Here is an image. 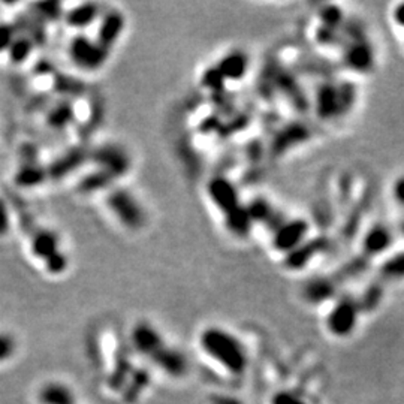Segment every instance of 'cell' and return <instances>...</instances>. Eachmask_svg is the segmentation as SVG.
I'll return each mask as SVG.
<instances>
[{
  "instance_id": "1",
  "label": "cell",
  "mask_w": 404,
  "mask_h": 404,
  "mask_svg": "<svg viewBox=\"0 0 404 404\" xmlns=\"http://www.w3.org/2000/svg\"><path fill=\"white\" fill-rule=\"evenodd\" d=\"M201 344L210 357L229 370L240 374L247 367V357L243 344L234 335L221 328H208L201 335Z\"/></svg>"
},
{
  "instance_id": "2",
  "label": "cell",
  "mask_w": 404,
  "mask_h": 404,
  "mask_svg": "<svg viewBox=\"0 0 404 404\" xmlns=\"http://www.w3.org/2000/svg\"><path fill=\"white\" fill-rule=\"evenodd\" d=\"M108 207L119 217V221L131 229H139L144 223V212L128 190L115 189L106 198Z\"/></svg>"
},
{
  "instance_id": "3",
  "label": "cell",
  "mask_w": 404,
  "mask_h": 404,
  "mask_svg": "<svg viewBox=\"0 0 404 404\" xmlns=\"http://www.w3.org/2000/svg\"><path fill=\"white\" fill-rule=\"evenodd\" d=\"M358 315V300L350 295H344L341 300L337 301V304L333 307L330 315L326 317L328 330L339 337L348 335L355 330Z\"/></svg>"
},
{
  "instance_id": "4",
  "label": "cell",
  "mask_w": 404,
  "mask_h": 404,
  "mask_svg": "<svg viewBox=\"0 0 404 404\" xmlns=\"http://www.w3.org/2000/svg\"><path fill=\"white\" fill-rule=\"evenodd\" d=\"M69 54L77 66L82 67V69L95 71L105 63L108 49L100 47L98 42L90 41L87 36L78 35L71 42Z\"/></svg>"
},
{
  "instance_id": "5",
  "label": "cell",
  "mask_w": 404,
  "mask_h": 404,
  "mask_svg": "<svg viewBox=\"0 0 404 404\" xmlns=\"http://www.w3.org/2000/svg\"><path fill=\"white\" fill-rule=\"evenodd\" d=\"M89 159L99 166V170L109 172L115 179L128 172L131 166L128 155L120 147L115 146H104L95 148L89 153Z\"/></svg>"
},
{
  "instance_id": "6",
  "label": "cell",
  "mask_w": 404,
  "mask_h": 404,
  "mask_svg": "<svg viewBox=\"0 0 404 404\" xmlns=\"http://www.w3.org/2000/svg\"><path fill=\"white\" fill-rule=\"evenodd\" d=\"M307 232L308 225L302 218L286 221L279 229L274 231V247L283 254H291L292 250L301 246Z\"/></svg>"
},
{
  "instance_id": "7",
  "label": "cell",
  "mask_w": 404,
  "mask_h": 404,
  "mask_svg": "<svg viewBox=\"0 0 404 404\" xmlns=\"http://www.w3.org/2000/svg\"><path fill=\"white\" fill-rule=\"evenodd\" d=\"M208 195L212 201L221 208L225 214L231 213L232 210L240 207V197L234 184L223 179V177H216L208 183Z\"/></svg>"
},
{
  "instance_id": "8",
  "label": "cell",
  "mask_w": 404,
  "mask_h": 404,
  "mask_svg": "<svg viewBox=\"0 0 404 404\" xmlns=\"http://www.w3.org/2000/svg\"><path fill=\"white\" fill-rule=\"evenodd\" d=\"M90 151L84 147H75L67 151L63 156H60L52 165L47 168V175L49 179L60 180L63 177L69 175L81 166L84 162L89 161Z\"/></svg>"
},
{
  "instance_id": "9",
  "label": "cell",
  "mask_w": 404,
  "mask_h": 404,
  "mask_svg": "<svg viewBox=\"0 0 404 404\" xmlns=\"http://www.w3.org/2000/svg\"><path fill=\"white\" fill-rule=\"evenodd\" d=\"M15 32L21 36L29 38L33 45H44L47 41V29L45 23L41 19L30 12V14H21L15 19V23L12 24Z\"/></svg>"
},
{
  "instance_id": "10",
  "label": "cell",
  "mask_w": 404,
  "mask_h": 404,
  "mask_svg": "<svg viewBox=\"0 0 404 404\" xmlns=\"http://www.w3.org/2000/svg\"><path fill=\"white\" fill-rule=\"evenodd\" d=\"M124 27V16L119 11H109L105 14L102 19V23H100L99 30H98V44L109 49L111 48L117 39H119L120 33L123 32Z\"/></svg>"
},
{
  "instance_id": "11",
  "label": "cell",
  "mask_w": 404,
  "mask_h": 404,
  "mask_svg": "<svg viewBox=\"0 0 404 404\" xmlns=\"http://www.w3.org/2000/svg\"><path fill=\"white\" fill-rule=\"evenodd\" d=\"M132 340L135 348L141 353H144V355H153V353L165 346L162 337L148 324H138L135 326Z\"/></svg>"
},
{
  "instance_id": "12",
  "label": "cell",
  "mask_w": 404,
  "mask_h": 404,
  "mask_svg": "<svg viewBox=\"0 0 404 404\" xmlns=\"http://www.w3.org/2000/svg\"><path fill=\"white\" fill-rule=\"evenodd\" d=\"M392 241H394V235L388 226L376 225L366 234L364 241H363L364 254L368 256L383 254L385 250H388L391 247Z\"/></svg>"
},
{
  "instance_id": "13",
  "label": "cell",
  "mask_w": 404,
  "mask_h": 404,
  "mask_svg": "<svg viewBox=\"0 0 404 404\" xmlns=\"http://www.w3.org/2000/svg\"><path fill=\"white\" fill-rule=\"evenodd\" d=\"M151 358H153L155 363L161 368H164L168 374L179 377L186 373L188 361L179 350L168 349L164 346L162 349H159L156 353H153Z\"/></svg>"
},
{
  "instance_id": "14",
  "label": "cell",
  "mask_w": 404,
  "mask_h": 404,
  "mask_svg": "<svg viewBox=\"0 0 404 404\" xmlns=\"http://www.w3.org/2000/svg\"><path fill=\"white\" fill-rule=\"evenodd\" d=\"M247 57L241 52H232L225 56L217 65V71L221 72L223 80H240L247 72Z\"/></svg>"
},
{
  "instance_id": "15",
  "label": "cell",
  "mask_w": 404,
  "mask_h": 404,
  "mask_svg": "<svg viewBox=\"0 0 404 404\" xmlns=\"http://www.w3.org/2000/svg\"><path fill=\"white\" fill-rule=\"evenodd\" d=\"M335 291H337V286L333 279H324V277H319V279L310 280L304 286V298L308 302H313V304H321V302L334 297Z\"/></svg>"
},
{
  "instance_id": "16",
  "label": "cell",
  "mask_w": 404,
  "mask_h": 404,
  "mask_svg": "<svg viewBox=\"0 0 404 404\" xmlns=\"http://www.w3.org/2000/svg\"><path fill=\"white\" fill-rule=\"evenodd\" d=\"M32 251L33 255L41 259H48L56 251H58V238L52 231H38L33 234L32 238Z\"/></svg>"
},
{
  "instance_id": "17",
  "label": "cell",
  "mask_w": 404,
  "mask_h": 404,
  "mask_svg": "<svg viewBox=\"0 0 404 404\" xmlns=\"http://www.w3.org/2000/svg\"><path fill=\"white\" fill-rule=\"evenodd\" d=\"M99 15V5L96 3H82L80 6H75L74 10L66 14V23L71 27L82 29L87 27L89 24L93 23Z\"/></svg>"
},
{
  "instance_id": "18",
  "label": "cell",
  "mask_w": 404,
  "mask_h": 404,
  "mask_svg": "<svg viewBox=\"0 0 404 404\" xmlns=\"http://www.w3.org/2000/svg\"><path fill=\"white\" fill-rule=\"evenodd\" d=\"M317 111L322 117H330L341 111L340 90L333 86H325L319 90Z\"/></svg>"
},
{
  "instance_id": "19",
  "label": "cell",
  "mask_w": 404,
  "mask_h": 404,
  "mask_svg": "<svg viewBox=\"0 0 404 404\" xmlns=\"http://www.w3.org/2000/svg\"><path fill=\"white\" fill-rule=\"evenodd\" d=\"M47 177V168L44 166H39L38 164L23 165L15 174V184L21 188H33L44 183Z\"/></svg>"
},
{
  "instance_id": "20",
  "label": "cell",
  "mask_w": 404,
  "mask_h": 404,
  "mask_svg": "<svg viewBox=\"0 0 404 404\" xmlns=\"http://www.w3.org/2000/svg\"><path fill=\"white\" fill-rule=\"evenodd\" d=\"M39 400L42 404H75L74 395L62 383H48L41 390Z\"/></svg>"
},
{
  "instance_id": "21",
  "label": "cell",
  "mask_w": 404,
  "mask_h": 404,
  "mask_svg": "<svg viewBox=\"0 0 404 404\" xmlns=\"http://www.w3.org/2000/svg\"><path fill=\"white\" fill-rule=\"evenodd\" d=\"M75 117L74 105L71 100H62L56 106L52 108V111L47 115V123L52 126L53 129H65L66 126H69Z\"/></svg>"
},
{
  "instance_id": "22",
  "label": "cell",
  "mask_w": 404,
  "mask_h": 404,
  "mask_svg": "<svg viewBox=\"0 0 404 404\" xmlns=\"http://www.w3.org/2000/svg\"><path fill=\"white\" fill-rule=\"evenodd\" d=\"M115 180V177L104 170H98L95 172H90L78 183V190L81 193H93L96 190L105 189Z\"/></svg>"
},
{
  "instance_id": "23",
  "label": "cell",
  "mask_w": 404,
  "mask_h": 404,
  "mask_svg": "<svg viewBox=\"0 0 404 404\" xmlns=\"http://www.w3.org/2000/svg\"><path fill=\"white\" fill-rule=\"evenodd\" d=\"M226 226L235 235H246L250 231L251 218L246 207H237L231 213L226 214Z\"/></svg>"
},
{
  "instance_id": "24",
  "label": "cell",
  "mask_w": 404,
  "mask_h": 404,
  "mask_svg": "<svg viewBox=\"0 0 404 404\" xmlns=\"http://www.w3.org/2000/svg\"><path fill=\"white\" fill-rule=\"evenodd\" d=\"M54 90L65 96H80L84 93L86 87H84V82L77 78L54 72Z\"/></svg>"
},
{
  "instance_id": "25",
  "label": "cell",
  "mask_w": 404,
  "mask_h": 404,
  "mask_svg": "<svg viewBox=\"0 0 404 404\" xmlns=\"http://www.w3.org/2000/svg\"><path fill=\"white\" fill-rule=\"evenodd\" d=\"M346 58L352 67H357V69H367V67L372 65L373 57L367 44H353L348 49Z\"/></svg>"
},
{
  "instance_id": "26",
  "label": "cell",
  "mask_w": 404,
  "mask_h": 404,
  "mask_svg": "<svg viewBox=\"0 0 404 404\" xmlns=\"http://www.w3.org/2000/svg\"><path fill=\"white\" fill-rule=\"evenodd\" d=\"M33 47H35V45H33V42L29 38L21 36V35L15 36L10 49H8L11 62L15 63V65H20L23 62H26L29 58V56L33 52Z\"/></svg>"
},
{
  "instance_id": "27",
  "label": "cell",
  "mask_w": 404,
  "mask_h": 404,
  "mask_svg": "<svg viewBox=\"0 0 404 404\" xmlns=\"http://www.w3.org/2000/svg\"><path fill=\"white\" fill-rule=\"evenodd\" d=\"M148 381H150V376L146 370H138V372H135L131 379V383H128V386H126L124 390V400L128 403H133L139 397L141 391L146 388Z\"/></svg>"
},
{
  "instance_id": "28",
  "label": "cell",
  "mask_w": 404,
  "mask_h": 404,
  "mask_svg": "<svg viewBox=\"0 0 404 404\" xmlns=\"http://www.w3.org/2000/svg\"><path fill=\"white\" fill-rule=\"evenodd\" d=\"M32 8H33L32 12L44 23L57 21L60 20V16L63 15L60 2H41V3L32 5Z\"/></svg>"
},
{
  "instance_id": "29",
  "label": "cell",
  "mask_w": 404,
  "mask_h": 404,
  "mask_svg": "<svg viewBox=\"0 0 404 404\" xmlns=\"http://www.w3.org/2000/svg\"><path fill=\"white\" fill-rule=\"evenodd\" d=\"M382 295H383V289H382L381 284H377V283L370 284L368 288L364 291L363 297L358 300L359 311L366 310L367 313H370V311H373L379 304H381Z\"/></svg>"
},
{
  "instance_id": "30",
  "label": "cell",
  "mask_w": 404,
  "mask_h": 404,
  "mask_svg": "<svg viewBox=\"0 0 404 404\" xmlns=\"http://www.w3.org/2000/svg\"><path fill=\"white\" fill-rule=\"evenodd\" d=\"M247 208V213L251 218V222H260V223H268L269 218H271V216L274 214L276 210L268 204V202L265 199H260V198H256L250 202V204L246 207Z\"/></svg>"
},
{
  "instance_id": "31",
  "label": "cell",
  "mask_w": 404,
  "mask_h": 404,
  "mask_svg": "<svg viewBox=\"0 0 404 404\" xmlns=\"http://www.w3.org/2000/svg\"><path fill=\"white\" fill-rule=\"evenodd\" d=\"M381 276L383 279L388 280H397L404 277V251L403 254L394 255L388 260H385V264L381 268Z\"/></svg>"
},
{
  "instance_id": "32",
  "label": "cell",
  "mask_w": 404,
  "mask_h": 404,
  "mask_svg": "<svg viewBox=\"0 0 404 404\" xmlns=\"http://www.w3.org/2000/svg\"><path fill=\"white\" fill-rule=\"evenodd\" d=\"M131 361L128 357H120L117 359V366L114 368V372L109 377V385H111V388L114 390H120L122 386L124 385L126 379H128L129 373H131Z\"/></svg>"
},
{
  "instance_id": "33",
  "label": "cell",
  "mask_w": 404,
  "mask_h": 404,
  "mask_svg": "<svg viewBox=\"0 0 404 404\" xmlns=\"http://www.w3.org/2000/svg\"><path fill=\"white\" fill-rule=\"evenodd\" d=\"M16 36V32L11 23H0V53L10 49Z\"/></svg>"
},
{
  "instance_id": "34",
  "label": "cell",
  "mask_w": 404,
  "mask_h": 404,
  "mask_svg": "<svg viewBox=\"0 0 404 404\" xmlns=\"http://www.w3.org/2000/svg\"><path fill=\"white\" fill-rule=\"evenodd\" d=\"M223 77L221 75V72L217 71V67H213V69H208L204 74V78H202V82H204V86L212 89L213 91H221L223 89Z\"/></svg>"
},
{
  "instance_id": "35",
  "label": "cell",
  "mask_w": 404,
  "mask_h": 404,
  "mask_svg": "<svg viewBox=\"0 0 404 404\" xmlns=\"http://www.w3.org/2000/svg\"><path fill=\"white\" fill-rule=\"evenodd\" d=\"M45 265H47V269L49 273H53V274L63 273L67 267V258L63 254H60V251H56L54 255L45 259Z\"/></svg>"
},
{
  "instance_id": "36",
  "label": "cell",
  "mask_w": 404,
  "mask_h": 404,
  "mask_svg": "<svg viewBox=\"0 0 404 404\" xmlns=\"http://www.w3.org/2000/svg\"><path fill=\"white\" fill-rule=\"evenodd\" d=\"M15 350V341L10 334H0V363L10 358Z\"/></svg>"
},
{
  "instance_id": "37",
  "label": "cell",
  "mask_w": 404,
  "mask_h": 404,
  "mask_svg": "<svg viewBox=\"0 0 404 404\" xmlns=\"http://www.w3.org/2000/svg\"><path fill=\"white\" fill-rule=\"evenodd\" d=\"M367 267V262H364L363 259H357V260H350L346 265L341 268V273L346 271L348 279H352V277H357L363 269Z\"/></svg>"
},
{
  "instance_id": "38",
  "label": "cell",
  "mask_w": 404,
  "mask_h": 404,
  "mask_svg": "<svg viewBox=\"0 0 404 404\" xmlns=\"http://www.w3.org/2000/svg\"><path fill=\"white\" fill-rule=\"evenodd\" d=\"M10 231V212H8L6 202L0 198V237Z\"/></svg>"
},
{
  "instance_id": "39",
  "label": "cell",
  "mask_w": 404,
  "mask_h": 404,
  "mask_svg": "<svg viewBox=\"0 0 404 404\" xmlns=\"http://www.w3.org/2000/svg\"><path fill=\"white\" fill-rule=\"evenodd\" d=\"M20 155L23 159V165H29V164H36L38 159V150L33 147L32 144L23 146L20 150Z\"/></svg>"
},
{
  "instance_id": "40",
  "label": "cell",
  "mask_w": 404,
  "mask_h": 404,
  "mask_svg": "<svg viewBox=\"0 0 404 404\" xmlns=\"http://www.w3.org/2000/svg\"><path fill=\"white\" fill-rule=\"evenodd\" d=\"M273 404H306V403L289 392H279L273 399Z\"/></svg>"
},
{
  "instance_id": "41",
  "label": "cell",
  "mask_w": 404,
  "mask_h": 404,
  "mask_svg": "<svg viewBox=\"0 0 404 404\" xmlns=\"http://www.w3.org/2000/svg\"><path fill=\"white\" fill-rule=\"evenodd\" d=\"M394 199L397 201L400 207L404 208V175L394 183Z\"/></svg>"
},
{
  "instance_id": "42",
  "label": "cell",
  "mask_w": 404,
  "mask_h": 404,
  "mask_svg": "<svg viewBox=\"0 0 404 404\" xmlns=\"http://www.w3.org/2000/svg\"><path fill=\"white\" fill-rule=\"evenodd\" d=\"M213 404H241L240 400L235 397H229V395H214L212 399Z\"/></svg>"
},
{
  "instance_id": "43",
  "label": "cell",
  "mask_w": 404,
  "mask_h": 404,
  "mask_svg": "<svg viewBox=\"0 0 404 404\" xmlns=\"http://www.w3.org/2000/svg\"><path fill=\"white\" fill-rule=\"evenodd\" d=\"M394 20H395V23L399 24V26L404 27V3H400L397 8H395Z\"/></svg>"
},
{
  "instance_id": "44",
  "label": "cell",
  "mask_w": 404,
  "mask_h": 404,
  "mask_svg": "<svg viewBox=\"0 0 404 404\" xmlns=\"http://www.w3.org/2000/svg\"><path fill=\"white\" fill-rule=\"evenodd\" d=\"M48 72H52V69H49V65L47 62H41L38 66H36V74H42L45 75Z\"/></svg>"
},
{
  "instance_id": "45",
  "label": "cell",
  "mask_w": 404,
  "mask_h": 404,
  "mask_svg": "<svg viewBox=\"0 0 404 404\" xmlns=\"http://www.w3.org/2000/svg\"><path fill=\"white\" fill-rule=\"evenodd\" d=\"M400 229H401V232L404 234V221H403V223H400Z\"/></svg>"
}]
</instances>
